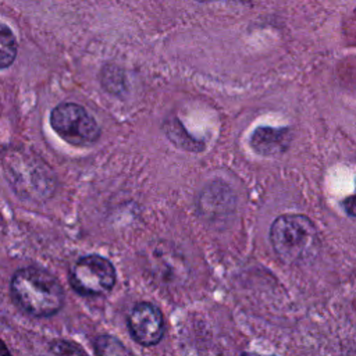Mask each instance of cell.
I'll return each mask as SVG.
<instances>
[{"label": "cell", "mask_w": 356, "mask_h": 356, "mask_svg": "<svg viewBox=\"0 0 356 356\" xmlns=\"http://www.w3.org/2000/svg\"><path fill=\"white\" fill-rule=\"evenodd\" d=\"M15 303L33 317H50L64 305V289L50 273L38 267H24L11 278Z\"/></svg>", "instance_id": "1"}, {"label": "cell", "mask_w": 356, "mask_h": 356, "mask_svg": "<svg viewBox=\"0 0 356 356\" xmlns=\"http://www.w3.org/2000/svg\"><path fill=\"white\" fill-rule=\"evenodd\" d=\"M0 356H13L11 352L8 350V348L6 346V343L0 339Z\"/></svg>", "instance_id": "12"}, {"label": "cell", "mask_w": 356, "mask_h": 356, "mask_svg": "<svg viewBox=\"0 0 356 356\" xmlns=\"http://www.w3.org/2000/svg\"><path fill=\"white\" fill-rule=\"evenodd\" d=\"M342 206L345 209V211L350 216V217H356V193L346 197L343 202H342Z\"/></svg>", "instance_id": "11"}, {"label": "cell", "mask_w": 356, "mask_h": 356, "mask_svg": "<svg viewBox=\"0 0 356 356\" xmlns=\"http://www.w3.org/2000/svg\"><path fill=\"white\" fill-rule=\"evenodd\" d=\"M53 131L68 145L90 146L100 138V127L95 117L81 104L65 102L57 104L50 113Z\"/></svg>", "instance_id": "3"}, {"label": "cell", "mask_w": 356, "mask_h": 356, "mask_svg": "<svg viewBox=\"0 0 356 356\" xmlns=\"http://www.w3.org/2000/svg\"><path fill=\"white\" fill-rule=\"evenodd\" d=\"M95 352L97 356H135L120 339L108 334H102L95 339Z\"/></svg>", "instance_id": "9"}, {"label": "cell", "mask_w": 356, "mask_h": 356, "mask_svg": "<svg viewBox=\"0 0 356 356\" xmlns=\"http://www.w3.org/2000/svg\"><path fill=\"white\" fill-rule=\"evenodd\" d=\"M51 356H88L76 343L65 339H56L50 343Z\"/></svg>", "instance_id": "10"}, {"label": "cell", "mask_w": 356, "mask_h": 356, "mask_svg": "<svg viewBox=\"0 0 356 356\" xmlns=\"http://www.w3.org/2000/svg\"><path fill=\"white\" fill-rule=\"evenodd\" d=\"M199 3H207V1H214V0H196ZM235 1H248V0H235Z\"/></svg>", "instance_id": "14"}, {"label": "cell", "mask_w": 356, "mask_h": 356, "mask_svg": "<svg viewBox=\"0 0 356 356\" xmlns=\"http://www.w3.org/2000/svg\"><path fill=\"white\" fill-rule=\"evenodd\" d=\"M203 203L213 214H227L234 210L235 197L227 185L213 184L203 193Z\"/></svg>", "instance_id": "7"}, {"label": "cell", "mask_w": 356, "mask_h": 356, "mask_svg": "<svg viewBox=\"0 0 356 356\" xmlns=\"http://www.w3.org/2000/svg\"><path fill=\"white\" fill-rule=\"evenodd\" d=\"M292 134L289 128L257 127L249 139V145L260 156L274 157L285 153L291 145Z\"/></svg>", "instance_id": "6"}, {"label": "cell", "mask_w": 356, "mask_h": 356, "mask_svg": "<svg viewBox=\"0 0 356 356\" xmlns=\"http://www.w3.org/2000/svg\"><path fill=\"white\" fill-rule=\"evenodd\" d=\"M117 275L114 266L99 254L81 257L70 273V285L85 296L103 295L113 289Z\"/></svg>", "instance_id": "4"}, {"label": "cell", "mask_w": 356, "mask_h": 356, "mask_svg": "<svg viewBox=\"0 0 356 356\" xmlns=\"http://www.w3.org/2000/svg\"><path fill=\"white\" fill-rule=\"evenodd\" d=\"M270 243L275 256L288 266L310 261L320 241L313 221L303 214H281L270 227Z\"/></svg>", "instance_id": "2"}, {"label": "cell", "mask_w": 356, "mask_h": 356, "mask_svg": "<svg viewBox=\"0 0 356 356\" xmlns=\"http://www.w3.org/2000/svg\"><path fill=\"white\" fill-rule=\"evenodd\" d=\"M18 53L17 39L13 31L0 22V70L8 68Z\"/></svg>", "instance_id": "8"}, {"label": "cell", "mask_w": 356, "mask_h": 356, "mask_svg": "<svg viewBox=\"0 0 356 356\" xmlns=\"http://www.w3.org/2000/svg\"><path fill=\"white\" fill-rule=\"evenodd\" d=\"M241 356H266V355H260V353H254V352H245Z\"/></svg>", "instance_id": "13"}, {"label": "cell", "mask_w": 356, "mask_h": 356, "mask_svg": "<svg viewBox=\"0 0 356 356\" xmlns=\"http://www.w3.org/2000/svg\"><path fill=\"white\" fill-rule=\"evenodd\" d=\"M132 338L143 346L157 345L164 334V320L160 309L149 302L136 303L127 318Z\"/></svg>", "instance_id": "5"}]
</instances>
